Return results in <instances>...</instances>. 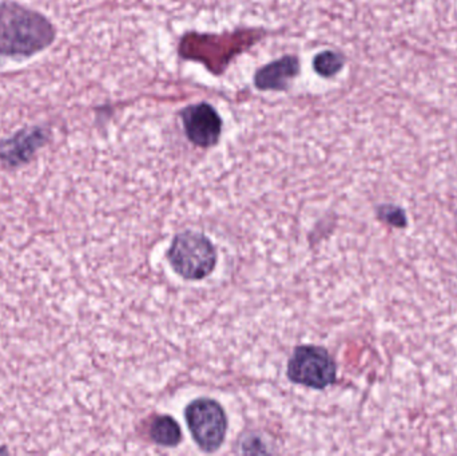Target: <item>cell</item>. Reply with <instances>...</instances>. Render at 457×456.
<instances>
[{"label":"cell","instance_id":"1","mask_svg":"<svg viewBox=\"0 0 457 456\" xmlns=\"http://www.w3.org/2000/svg\"><path fill=\"white\" fill-rule=\"evenodd\" d=\"M55 39V26L39 11L21 3H0V59L31 58Z\"/></svg>","mask_w":457,"mask_h":456},{"label":"cell","instance_id":"2","mask_svg":"<svg viewBox=\"0 0 457 456\" xmlns=\"http://www.w3.org/2000/svg\"><path fill=\"white\" fill-rule=\"evenodd\" d=\"M168 260L177 275L187 280L208 278L217 264V252L212 241L203 233H179L168 251Z\"/></svg>","mask_w":457,"mask_h":456},{"label":"cell","instance_id":"3","mask_svg":"<svg viewBox=\"0 0 457 456\" xmlns=\"http://www.w3.org/2000/svg\"><path fill=\"white\" fill-rule=\"evenodd\" d=\"M185 419L193 439L204 452H217L224 444L228 418L221 404L213 399L193 401L185 409Z\"/></svg>","mask_w":457,"mask_h":456},{"label":"cell","instance_id":"4","mask_svg":"<svg viewBox=\"0 0 457 456\" xmlns=\"http://www.w3.org/2000/svg\"><path fill=\"white\" fill-rule=\"evenodd\" d=\"M287 377L295 385L325 390L337 377V366L325 348L303 345L295 348L287 364Z\"/></svg>","mask_w":457,"mask_h":456},{"label":"cell","instance_id":"5","mask_svg":"<svg viewBox=\"0 0 457 456\" xmlns=\"http://www.w3.org/2000/svg\"><path fill=\"white\" fill-rule=\"evenodd\" d=\"M48 139L50 131L40 126L21 129L10 138L0 141V162L10 169L26 165Z\"/></svg>","mask_w":457,"mask_h":456},{"label":"cell","instance_id":"6","mask_svg":"<svg viewBox=\"0 0 457 456\" xmlns=\"http://www.w3.org/2000/svg\"><path fill=\"white\" fill-rule=\"evenodd\" d=\"M185 130L193 144L198 146H213L221 136V120L213 107L201 104L182 112Z\"/></svg>","mask_w":457,"mask_h":456},{"label":"cell","instance_id":"7","mask_svg":"<svg viewBox=\"0 0 457 456\" xmlns=\"http://www.w3.org/2000/svg\"><path fill=\"white\" fill-rule=\"evenodd\" d=\"M298 70H300V64L297 59L287 56L260 70L255 75V85L262 90H269V88L279 90L297 74Z\"/></svg>","mask_w":457,"mask_h":456},{"label":"cell","instance_id":"8","mask_svg":"<svg viewBox=\"0 0 457 456\" xmlns=\"http://www.w3.org/2000/svg\"><path fill=\"white\" fill-rule=\"evenodd\" d=\"M150 438L155 444L165 447H176L181 444L182 431L177 420L165 415L155 418L150 426Z\"/></svg>","mask_w":457,"mask_h":456},{"label":"cell","instance_id":"9","mask_svg":"<svg viewBox=\"0 0 457 456\" xmlns=\"http://www.w3.org/2000/svg\"><path fill=\"white\" fill-rule=\"evenodd\" d=\"M313 64L314 70L320 75L332 77V75L337 74L340 71L344 64V59L338 54L327 51V53L319 54L316 59H314Z\"/></svg>","mask_w":457,"mask_h":456},{"label":"cell","instance_id":"10","mask_svg":"<svg viewBox=\"0 0 457 456\" xmlns=\"http://www.w3.org/2000/svg\"><path fill=\"white\" fill-rule=\"evenodd\" d=\"M378 217L392 227L404 228L407 225V216L403 209L394 205H383L378 208Z\"/></svg>","mask_w":457,"mask_h":456}]
</instances>
